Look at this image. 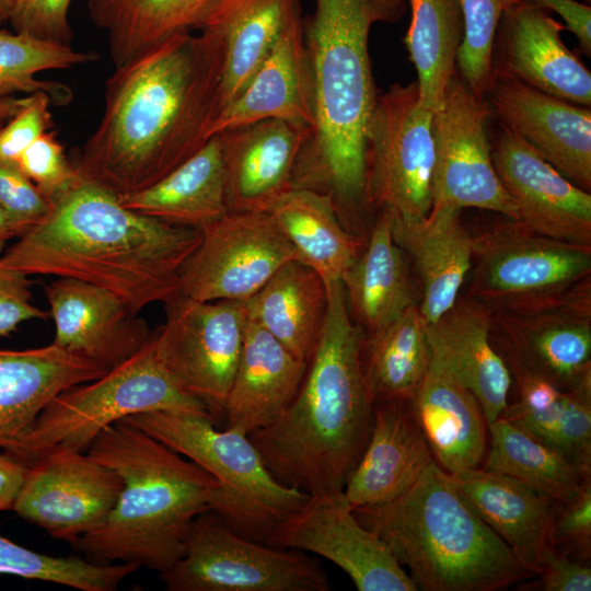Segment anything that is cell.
<instances>
[{
  "instance_id": "obj_1",
  "label": "cell",
  "mask_w": 591,
  "mask_h": 591,
  "mask_svg": "<svg viewBox=\"0 0 591 591\" xmlns=\"http://www.w3.org/2000/svg\"><path fill=\"white\" fill-rule=\"evenodd\" d=\"M224 67V46L208 30L175 35L116 67L79 172L118 196L159 182L215 136Z\"/></svg>"
},
{
  "instance_id": "obj_2",
  "label": "cell",
  "mask_w": 591,
  "mask_h": 591,
  "mask_svg": "<svg viewBox=\"0 0 591 591\" xmlns=\"http://www.w3.org/2000/svg\"><path fill=\"white\" fill-rule=\"evenodd\" d=\"M49 202L48 213L0 257L2 265L28 277L74 278L105 288L138 312L178 293L179 271L201 230L134 211L80 172Z\"/></svg>"
},
{
  "instance_id": "obj_3",
  "label": "cell",
  "mask_w": 591,
  "mask_h": 591,
  "mask_svg": "<svg viewBox=\"0 0 591 591\" xmlns=\"http://www.w3.org/2000/svg\"><path fill=\"white\" fill-rule=\"evenodd\" d=\"M314 1L313 14L303 19L314 124L297 158L291 186L328 196L345 222L369 207L366 137L379 95L370 31L380 22H398L407 0Z\"/></svg>"
},
{
  "instance_id": "obj_4",
  "label": "cell",
  "mask_w": 591,
  "mask_h": 591,
  "mask_svg": "<svg viewBox=\"0 0 591 591\" xmlns=\"http://www.w3.org/2000/svg\"><path fill=\"white\" fill-rule=\"evenodd\" d=\"M326 286L324 325L296 397L275 422L248 434L273 476L311 497L344 491L368 443L374 408L362 332L341 280Z\"/></svg>"
},
{
  "instance_id": "obj_5",
  "label": "cell",
  "mask_w": 591,
  "mask_h": 591,
  "mask_svg": "<svg viewBox=\"0 0 591 591\" xmlns=\"http://www.w3.org/2000/svg\"><path fill=\"white\" fill-rule=\"evenodd\" d=\"M85 452L113 468L123 489L106 520L73 545L92 563L170 569L184 553L194 520L213 511L220 483L125 420L101 431Z\"/></svg>"
},
{
  "instance_id": "obj_6",
  "label": "cell",
  "mask_w": 591,
  "mask_h": 591,
  "mask_svg": "<svg viewBox=\"0 0 591 591\" xmlns=\"http://www.w3.org/2000/svg\"><path fill=\"white\" fill-rule=\"evenodd\" d=\"M352 510L409 569L417 589L495 591L533 576L434 461L396 499Z\"/></svg>"
},
{
  "instance_id": "obj_7",
  "label": "cell",
  "mask_w": 591,
  "mask_h": 591,
  "mask_svg": "<svg viewBox=\"0 0 591 591\" xmlns=\"http://www.w3.org/2000/svg\"><path fill=\"white\" fill-rule=\"evenodd\" d=\"M192 460L221 485L212 512L240 535L266 543L310 499L278 482L248 434L219 430L210 414L150 412L123 419Z\"/></svg>"
},
{
  "instance_id": "obj_8",
  "label": "cell",
  "mask_w": 591,
  "mask_h": 591,
  "mask_svg": "<svg viewBox=\"0 0 591 591\" xmlns=\"http://www.w3.org/2000/svg\"><path fill=\"white\" fill-rule=\"evenodd\" d=\"M160 410L210 414L202 402L183 392L169 376L157 359L151 336L121 364L57 394L13 456L28 465L55 451L85 452L108 426L129 416Z\"/></svg>"
},
{
  "instance_id": "obj_9",
  "label": "cell",
  "mask_w": 591,
  "mask_h": 591,
  "mask_svg": "<svg viewBox=\"0 0 591 591\" xmlns=\"http://www.w3.org/2000/svg\"><path fill=\"white\" fill-rule=\"evenodd\" d=\"M471 299L490 312L561 302L591 286V245L534 232L509 219L473 235Z\"/></svg>"
},
{
  "instance_id": "obj_10",
  "label": "cell",
  "mask_w": 591,
  "mask_h": 591,
  "mask_svg": "<svg viewBox=\"0 0 591 591\" xmlns=\"http://www.w3.org/2000/svg\"><path fill=\"white\" fill-rule=\"evenodd\" d=\"M160 578L169 591L331 590L316 558L244 537L212 511L194 520L182 557Z\"/></svg>"
},
{
  "instance_id": "obj_11",
  "label": "cell",
  "mask_w": 591,
  "mask_h": 591,
  "mask_svg": "<svg viewBox=\"0 0 591 591\" xmlns=\"http://www.w3.org/2000/svg\"><path fill=\"white\" fill-rule=\"evenodd\" d=\"M433 114L416 82L395 83L379 94L366 137V199L369 207L425 217L432 207Z\"/></svg>"
},
{
  "instance_id": "obj_12",
  "label": "cell",
  "mask_w": 591,
  "mask_h": 591,
  "mask_svg": "<svg viewBox=\"0 0 591 591\" xmlns=\"http://www.w3.org/2000/svg\"><path fill=\"white\" fill-rule=\"evenodd\" d=\"M165 323L152 334L158 361L186 394L222 414L246 327L243 301H200L177 293L164 303Z\"/></svg>"
},
{
  "instance_id": "obj_13",
  "label": "cell",
  "mask_w": 591,
  "mask_h": 591,
  "mask_svg": "<svg viewBox=\"0 0 591 591\" xmlns=\"http://www.w3.org/2000/svg\"><path fill=\"white\" fill-rule=\"evenodd\" d=\"M298 254L268 211H228L202 230L178 275V293L246 301Z\"/></svg>"
},
{
  "instance_id": "obj_14",
  "label": "cell",
  "mask_w": 591,
  "mask_h": 591,
  "mask_svg": "<svg viewBox=\"0 0 591 591\" xmlns=\"http://www.w3.org/2000/svg\"><path fill=\"white\" fill-rule=\"evenodd\" d=\"M489 107L455 76L433 114L432 206L478 208L519 221V211L495 170L486 132Z\"/></svg>"
},
{
  "instance_id": "obj_15",
  "label": "cell",
  "mask_w": 591,
  "mask_h": 591,
  "mask_svg": "<svg viewBox=\"0 0 591 591\" xmlns=\"http://www.w3.org/2000/svg\"><path fill=\"white\" fill-rule=\"evenodd\" d=\"M490 336L511 376L573 389L591 378V286L546 306L491 312Z\"/></svg>"
},
{
  "instance_id": "obj_16",
  "label": "cell",
  "mask_w": 591,
  "mask_h": 591,
  "mask_svg": "<svg viewBox=\"0 0 591 591\" xmlns=\"http://www.w3.org/2000/svg\"><path fill=\"white\" fill-rule=\"evenodd\" d=\"M121 489L120 476L86 452L55 451L28 464L12 510L74 544L106 520Z\"/></svg>"
},
{
  "instance_id": "obj_17",
  "label": "cell",
  "mask_w": 591,
  "mask_h": 591,
  "mask_svg": "<svg viewBox=\"0 0 591 591\" xmlns=\"http://www.w3.org/2000/svg\"><path fill=\"white\" fill-rule=\"evenodd\" d=\"M267 544L320 555L343 569L359 591H416L387 545L361 524L344 493L310 497Z\"/></svg>"
},
{
  "instance_id": "obj_18",
  "label": "cell",
  "mask_w": 591,
  "mask_h": 591,
  "mask_svg": "<svg viewBox=\"0 0 591 591\" xmlns=\"http://www.w3.org/2000/svg\"><path fill=\"white\" fill-rule=\"evenodd\" d=\"M497 175L528 229L591 245V195L559 173L532 147L500 125L490 146Z\"/></svg>"
},
{
  "instance_id": "obj_19",
  "label": "cell",
  "mask_w": 591,
  "mask_h": 591,
  "mask_svg": "<svg viewBox=\"0 0 591 591\" xmlns=\"http://www.w3.org/2000/svg\"><path fill=\"white\" fill-rule=\"evenodd\" d=\"M500 125L577 186L591 188V111L493 72L487 89Z\"/></svg>"
},
{
  "instance_id": "obj_20",
  "label": "cell",
  "mask_w": 591,
  "mask_h": 591,
  "mask_svg": "<svg viewBox=\"0 0 591 591\" xmlns=\"http://www.w3.org/2000/svg\"><path fill=\"white\" fill-rule=\"evenodd\" d=\"M45 294L55 325L51 344L106 371L135 356L152 336L139 312L105 288L57 277Z\"/></svg>"
},
{
  "instance_id": "obj_21",
  "label": "cell",
  "mask_w": 591,
  "mask_h": 591,
  "mask_svg": "<svg viewBox=\"0 0 591 591\" xmlns=\"http://www.w3.org/2000/svg\"><path fill=\"white\" fill-rule=\"evenodd\" d=\"M565 26L531 0L507 10L499 23L493 72L558 99L589 107L591 73L564 44Z\"/></svg>"
},
{
  "instance_id": "obj_22",
  "label": "cell",
  "mask_w": 591,
  "mask_h": 591,
  "mask_svg": "<svg viewBox=\"0 0 591 591\" xmlns=\"http://www.w3.org/2000/svg\"><path fill=\"white\" fill-rule=\"evenodd\" d=\"M220 134L228 211H268L277 198L292 189L294 164L311 127L267 118Z\"/></svg>"
},
{
  "instance_id": "obj_23",
  "label": "cell",
  "mask_w": 591,
  "mask_h": 591,
  "mask_svg": "<svg viewBox=\"0 0 591 591\" xmlns=\"http://www.w3.org/2000/svg\"><path fill=\"white\" fill-rule=\"evenodd\" d=\"M433 461L413 399L375 401L370 437L347 480L345 499L351 509L390 502Z\"/></svg>"
},
{
  "instance_id": "obj_24",
  "label": "cell",
  "mask_w": 591,
  "mask_h": 591,
  "mask_svg": "<svg viewBox=\"0 0 591 591\" xmlns=\"http://www.w3.org/2000/svg\"><path fill=\"white\" fill-rule=\"evenodd\" d=\"M490 332L491 312L473 299H457L440 318L427 324L430 363L476 396L488 426L506 408L512 383Z\"/></svg>"
},
{
  "instance_id": "obj_25",
  "label": "cell",
  "mask_w": 591,
  "mask_h": 591,
  "mask_svg": "<svg viewBox=\"0 0 591 591\" xmlns=\"http://www.w3.org/2000/svg\"><path fill=\"white\" fill-rule=\"evenodd\" d=\"M267 118L314 124L312 76L298 3L277 40L237 92L223 107L215 135Z\"/></svg>"
},
{
  "instance_id": "obj_26",
  "label": "cell",
  "mask_w": 591,
  "mask_h": 591,
  "mask_svg": "<svg viewBox=\"0 0 591 591\" xmlns=\"http://www.w3.org/2000/svg\"><path fill=\"white\" fill-rule=\"evenodd\" d=\"M386 210L394 240L420 278L419 311L427 324L433 323L454 305L471 271L473 234L462 222L461 209L454 207L436 205L418 218Z\"/></svg>"
},
{
  "instance_id": "obj_27",
  "label": "cell",
  "mask_w": 591,
  "mask_h": 591,
  "mask_svg": "<svg viewBox=\"0 0 591 591\" xmlns=\"http://www.w3.org/2000/svg\"><path fill=\"white\" fill-rule=\"evenodd\" d=\"M106 372L54 344L0 349V448L15 455L40 412L57 394Z\"/></svg>"
},
{
  "instance_id": "obj_28",
  "label": "cell",
  "mask_w": 591,
  "mask_h": 591,
  "mask_svg": "<svg viewBox=\"0 0 591 591\" xmlns=\"http://www.w3.org/2000/svg\"><path fill=\"white\" fill-rule=\"evenodd\" d=\"M448 475L476 514L508 545L520 565L537 575L560 502L512 477L479 466Z\"/></svg>"
},
{
  "instance_id": "obj_29",
  "label": "cell",
  "mask_w": 591,
  "mask_h": 591,
  "mask_svg": "<svg viewBox=\"0 0 591 591\" xmlns=\"http://www.w3.org/2000/svg\"><path fill=\"white\" fill-rule=\"evenodd\" d=\"M308 362L247 320L223 415L227 428L246 434L275 422L296 397Z\"/></svg>"
},
{
  "instance_id": "obj_30",
  "label": "cell",
  "mask_w": 591,
  "mask_h": 591,
  "mask_svg": "<svg viewBox=\"0 0 591 591\" xmlns=\"http://www.w3.org/2000/svg\"><path fill=\"white\" fill-rule=\"evenodd\" d=\"M412 399L434 462L447 474L478 467L488 422L476 396L430 363Z\"/></svg>"
},
{
  "instance_id": "obj_31",
  "label": "cell",
  "mask_w": 591,
  "mask_h": 591,
  "mask_svg": "<svg viewBox=\"0 0 591 591\" xmlns=\"http://www.w3.org/2000/svg\"><path fill=\"white\" fill-rule=\"evenodd\" d=\"M354 322L368 336L418 304L404 252L395 242L391 217L380 209L367 245L341 277Z\"/></svg>"
},
{
  "instance_id": "obj_32",
  "label": "cell",
  "mask_w": 591,
  "mask_h": 591,
  "mask_svg": "<svg viewBox=\"0 0 591 591\" xmlns=\"http://www.w3.org/2000/svg\"><path fill=\"white\" fill-rule=\"evenodd\" d=\"M244 302L246 317L309 363L324 325L328 292L322 276L294 258Z\"/></svg>"
},
{
  "instance_id": "obj_33",
  "label": "cell",
  "mask_w": 591,
  "mask_h": 591,
  "mask_svg": "<svg viewBox=\"0 0 591 591\" xmlns=\"http://www.w3.org/2000/svg\"><path fill=\"white\" fill-rule=\"evenodd\" d=\"M119 199L139 213L202 231L228 212L221 134L155 184Z\"/></svg>"
},
{
  "instance_id": "obj_34",
  "label": "cell",
  "mask_w": 591,
  "mask_h": 591,
  "mask_svg": "<svg viewBox=\"0 0 591 591\" xmlns=\"http://www.w3.org/2000/svg\"><path fill=\"white\" fill-rule=\"evenodd\" d=\"M222 0H88L116 67L175 36L201 30Z\"/></svg>"
},
{
  "instance_id": "obj_35",
  "label": "cell",
  "mask_w": 591,
  "mask_h": 591,
  "mask_svg": "<svg viewBox=\"0 0 591 591\" xmlns=\"http://www.w3.org/2000/svg\"><path fill=\"white\" fill-rule=\"evenodd\" d=\"M268 212L298 259L315 269L326 285L341 280L361 251L360 241L343 224L324 194L292 188L277 198Z\"/></svg>"
},
{
  "instance_id": "obj_36",
  "label": "cell",
  "mask_w": 591,
  "mask_h": 591,
  "mask_svg": "<svg viewBox=\"0 0 591 591\" xmlns=\"http://www.w3.org/2000/svg\"><path fill=\"white\" fill-rule=\"evenodd\" d=\"M298 0H222L201 30L225 51L222 109L242 89L280 35Z\"/></svg>"
},
{
  "instance_id": "obj_37",
  "label": "cell",
  "mask_w": 591,
  "mask_h": 591,
  "mask_svg": "<svg viewBox=\"0 0 591 591\" xmlns=\"http://www.w3.org/2000/svg\"><path fill=\"white\" fill-rule=\"evenodd\" d=\"M488 433L486 470L512 477L560 503L572 500L591 482V472L503 417L488 426Z\"/></svg>"
},
{
  "instance_id": "obj_38",
  "label": "cell",
  "mask_w": 591,
  "mask_h": 591,
  "mask_svg": "<svg viewBox=\"0 0 591 591\" xmlns=\"http://www.w3.org/2000/svg\"><path fill=\"white\" fill-rule=\"evenodd\" d=\"M430 348L418 304L385 327L363 338L361 360L368 389L375 401L413 398L429 364Z\"/></svg>"
},
{
  "instance_id": "obj_39",
  "label": "cell",
  "mask_w": 591,
  "mask_h": 591,
  "mask_svg": "<svg viewBox=\"0 0 591 591\" xmlns=\"http://www.w3.org/2000/svg\"><path fill=\"white\" fill-rule=\"evenodd\" d=\"M412 20L404 37L417 71L420 104L434 113L456 76L464 25L460 0H409Z\"/></svg>"
},
{
  "instance_id": "obj_40",
  "label": "cell",
  "mask_w": 591,
  "mask_h": 591,
  "mask_svg": "<svg viewBox=\"0 0 591 591\" xmlns=\"http://www.w3.org/2000/svg\"><path fill=\"white\" fill-rule=\"evenodd\" d=\"M0 20V99L16 93H47L55 106L72 99L71 89L60 82L39 80L47 70H65L97 60L93 51H78L71 46L39 40L30 35L9 32Z\"/></svg>"
},
{
  "instance_id": "obj_41",
  "label": "cell",
  "mask_w": 591,
  "mask_h": 591,
  "mask_svg": "<svg viewBox=\"0 0 591 591\" xmlns=\"http://www.w3.org/2000/svg\"><path fill=\"white\" fill-rule=\"evenodd\" d=\"M138 568L130 563L96 564L77 556H48L0 535V575L53 582L81 591H114Z\"/></svg>"
},
{
  "instance_id": "obj_42",
  "label": "cell",
  "mask_w": 591,
  "mask_h": 591,
  "mask_svg": "<svg viewBox=\"0 0 591 591\" xmlns=\"http://www.w3.org/2000/svg\"><path fill=\"white\" fill-rule=\"evenodd\" d=\"M524 0H460L464 34L456 57L460 77L479 96L490 84L497 30L503 13Z\"/></svg>"
},
{
  "instance_id": "obj_43",
  "label": "cell",
  "mask_w": 591,
  "mask_h": 591,
  "mask_svg": "<svg viewBox=\"0 0 591 591\" xmlns=\"http://www.w3.org/2000/svg\"><path fill=\"white\" fill-rule=\"evenodd\" d=\"M546 444L591 472V378L565 392L561 412Z\"/></svg>"
},
{
  "instance_id": "obj_44",
  "label": "cell",
  "mask_w": 591,
  "mask_h": 591,
  "mask_svg": "<svg viewBox=\"0 0 591 591\" xmlns=\"http://www.w3.org/2000/svg\"><path fill=\"white\" fill-rule=\"evenodd\" d=\"M14 162L48 200L66 189L79 175L56 131L42 134Z\"/></svg>"
},
{
  "instance_id": "obj_45",
  "label": "cell",
  "mask_w": 591,
  "mask_h": 591,
  "mask_svg": "<svg viewBox=\"0 0 591 591\" xmlns=\"http://www.w3.org/2000/svg\"><path fill=\"white\" fill-rule=\"evenodd\" d=\"M70 2L71 0H15L8 21L18 33L70 46L73 37L68 19Z\"/></svg>"
},
{
  "instance_id": "obj_46",
  "label": "cell",
  "mask_w": 591,
  "mask_h": 591,
  "mask_svg": "<svg viewBox=\"0 0 591 591\" xmlns=\"http://www.w3.org/2000/svg\"><path fill=\"white\" fill-rule=\"evenodd\" d=\"M0 206L24 234L48 213L50 202L15 162H0Z\"/></svg>"
},
{
  "instance_id": "obj_47",
  "label": "cell",
  "mask_w": 591,
  "mask_h": 591,
  "mask_svg": "<svg viewBox=\"0 0 591 591\" xmlns=\"http://www.w3.org/2000/svg\"><path fill=\"white\" fill-rule=\"evenodd\" d=\"M50 96L45 92L27 95L22 108L0 127V162L15 159L42 134L53 127Z\"/></svg>"
},
{
  "instance_id": "obj_48",
  "label": "cell",
  "mask_w": 591,
  "mask_h": 591,
  "mask_svg": "<svg viewBox=\"0 0 591 591\" xmlns=\"http://www.w3.org/2000/svg\"><path fill=\"white\" fill-rule=\"evenodd\" d=\"M549 543L564 545L589 557L591 551V482L569 502L559 503L549 531Z\"/></svg>"
},
{
  "instance_id": "obj_49",
  "label": "cell",
  "mask_w": 591,
  "mask_h": 591,
  "mask_svg": "<svg viewBox=\"0 0 591 591\" xmlns=\"http://www.w3.org/2000/svg\"><path fill=\"white\" fill-rule=\"evenodd\" d=\"M28 276L0 263V336H9L30 320H46L49 313L32 301Z\"/></svg>"
},
{
  "instance_id": "obj_50",
  "label": "cell",
  "mask_w": 591,
  "mask_h": 591,
  "mask_svg": "<svg viewBox=\"0 0 591 591\" xmlns=\"http://www.w3.org/2000/svg\"><path fill=\"white\" fill-rule=\"evenodd\" d=\"M545 591H590L591 569L548 544L541 557L538 572Z\"/></svg>"
},
{
  "instance_id": "obj_51",
  "label": "cell",
  "mask_w": 591,
  "mask_h": 591,
  "mask_svg": "<svg viewBox=\"0 0 591 591\" xmlns=\"http://www.w3.org/2000/svg\"><path fill=\"white\" fill-rule=\"evenodd\" d=\"M536 5L558 13L577 37L583 54L591 55V8L576 0H531Z\"/></svg>"
},
{
  "instance_id": "obj_52",
  "label": "cell",
  "mask_w": 591,
  "mask_h": 591,
  "mask_svg": "<svg viewBox=\"0 0 591 591\" xmlns=\"http://www.w3.org/2000/svg\"><path fill=\"white\" fill-rule=\"evenodd\" d=\"M27 468V464L8 452L0 454V512L13 509Z\"/></svg>"
},
{
  "instance_id": "obj_53",
  "label": "cell",
  "mask_w": 591,
  "mask_h": 591,
  "mask_svg": "<svg viewBox=\"0 0 591 591\" xmlns=\"http://www.w3.org/2000/svg\"><path fill=\"white\" fill-rule=\"evenodd\" d=\"M22 235L21 229L0 206V252L9 241L19 239Z\"/></svg>"
},
{
  "instance_id": "obj_54",
  "label": "cell",
  "mask_w": 591,
  "mask_h": 591,
  "mask_svg": "<svg viewBox=\"0 0 591 591\" xmlns=\"http://www.w3.org/2000/svg\"><path fill=\"white\" fill-rule=\"evenodd\" d=\"M26 100L27 95L22 97L13 95L0 99V127L22 108Z\"/></svg>"
},
{
  "instance_id": "obj_55",
  "label": "cell",
  "mask_w": 591,
  "mask_h": 591,
  "mask_svg": "<svg viewBox=\"0 0 591 591\" xmlns=\"http://www.w3.org/2000/svg\"><path fill=\"white\" fill-rule=\"evenodd\" d=\"M15 0H0V20L8 21Z\"/></svg>"
}]
</instances>
